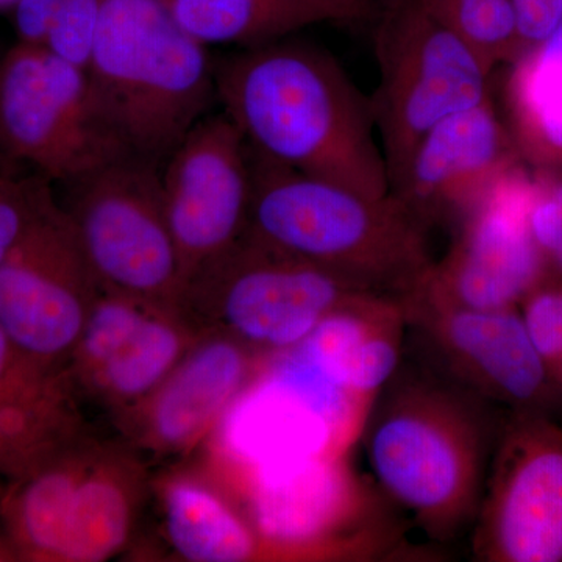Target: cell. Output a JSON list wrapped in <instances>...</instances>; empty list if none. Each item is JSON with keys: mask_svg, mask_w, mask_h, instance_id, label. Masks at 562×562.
<instances>
[{"mask_svg": "<svg viewBox=\"0 0 562 562\" xmlns=\"http://www.w3.org/2000/svg\"><path fill=\"white\" fill-rule=\"evenodd\" d=\"M484 401L450 379L398 369L362 424L376 486L432 538H450L479 512L501 432Z\"/></svg>", "mask_w": 562, "mask_h": 562, "instance_id": "7a4b0ae2", "label": "cell"}, {"mask_svg": "<svg viewBox=\"0 0 562 562\" xmlns=\"http://www.w3.org/2000/svg\"><path fill=\"white\" fill-rule=\"evenodd\" d=\"M217 101L269 160L368 198L391 192L371 95L339 61L288 36L214 65Z\"/></svg>", "mask_w": 562, "mask_h": 562, "instance_id": "6da1fadb", "label": "cell"}, {"mask_svg": "<svg viewBox=\"0 0 562 562\" xmlns=\"http://www.w3.org/2000/svg\"><path fill=\"white\" fill-rule=\"evenodd\" d=\"M508 102L512 111L562 106V18L541 43L513 63Z\"/></svg>", "mask_w": 562, "mask_h": 562, "instance_id": "cb8c5ba5", "label": "cell"}, {"mask_svg": "<svg viewBox=\"0 0 562 562\" xmlns=\"http://www.w3.org/2000/svg\"><path fill=\"white\" fill-rule=\"evenodd\" d=\"M532 173L498 180L457 222L449 254L414 297L473 310L516 308L550 277L528 224Z\"/></svg>", "mask_w": 562, "mask_h": 562, "instance_id": "7c38bea8", "label": "cell"}, {"mask_svg": "<svg viewBox=\"0 0 562 562\" xmlns=\"http://www.w3.org/2000/svg\"><path fill=\"white\" fill-rule=\"evenodd\" d=\"M102 0H63L47 46L58 57L87 69Z\"/></svg>", "mask_w": 562, "mask_h": 562, "instance_id": "f1b7e54d", "label": "cell"}, {"mask_svg": "<svg viewBox=\"0 0 562 562\" xmlns=\"http://www.w3.org/2000/svg\"><path fill=\"white\" fill-rule=\"evenodd\" d=\"M151 484L132 443L88 431L0 491L3 539L14 561H109L131 546Z\"/></svg>", "mask_w": 562, "mask_h": 562, "instance_id": "5b68a950", "label": "cell"}, {"mask_svg": "<svg viewBox=\"0 0 562 562\" xmlns=\"http://www.w3.org/2000/svg\"><path fill=\"white\" fill-rule=\"evenodd\" d=\"M161 184L184 286L249 227V144L227 113H209L187 133L162 162Z\"/></svg>", "mask_w": 562, "mask_h": 562, "instance_id": "4fadbf2b", "label": "cell"}, {"mask_svg": "<svg viewBox=\"0 0 562 562\" xmlns=\"http://www.w3.org/2000/svg\"><path fill=\"white\" fill-rule=\"evenodd\" d=\"M380 79L371 102L390 188L436 124L490 99L491 72L417 0H387L379 13Z\"/></svg>", "mask_w": 562, "mask_h": 562, "instance_id": "52a82bcc", "label": "cell"}, {"mask_svg": "<svg viewBox=\"0 0 562 562\" xmlns=\"http://www.w3.org/2000/svg\"><path fill=\"white\" fill-rule=\"evenodd\" d=\"M166 2H168V3H169V2H171V0H166Z\"/></svg>", "mask_w": 562, "mask_h": 562, "instance_id": "74e56055", "label": "cell"}, {"mask_svg": "<svg viewBox=\"0 0 562 562\" xmlns=\"http://www.w3.org/2000/svg\"><path fill=\"white\" fill-rule=\"evenodd\" d=\"M473 549L490 562H562V430L513 412L495 442Z\"/></svg>", "mask_w": 562, "mask_h": 562, "instance_id": "30bf717a", "label": "cell"}, {"mask_svg": "<svg viewBox=\"0 0 562 562\" xmlns=\"http://www.w3.org/2000/svg\"><path fill=\"white\" fill-rule=\"evenodd\" d=\"M0 561H14L10 547L7 546L5 539L0 535Z\"/></svg>", "mask_w": 562, "mask_h": 562, "instance_id": "d6a6232c", "label": "cell"}, {"mask_svg": "<svg viewBox=\"0 0 562 562\" xmlns=\"http://www.w3.org/2000/svg\"><path fill=\"white\" fill-rule=\"evenodd\" d=\"M512 120L524 160L541 171L562 172V106L512 111Z\"/></svg>", "mask_w": 562, "mask_h": 562, "instance_id": "4316f807", "label": "cell"}, {"mask_svg": "<svg viewBox=\"0 0 562 562\" xmlns=\"http://www.w3.org/2000/svg\"><path fill=\"white\" fill-rule=\"evenodd\" d=\"M206 441L210 472L221 484L290 462L346 454L351 443L312 402L261 366Z\"/></svg>", "mask_w": 562, "mask_h": 562, "instance_id": "d6986e66", "label": "cell"}, {"mask_svg": "<svg viewBox=\"0 0 562 562\" xmlns=\"http://www.w3.org/2000/svg\"><path fill=\"white\" fill-rule=\"evenodd\" d=\"M522 160L490 98L436 124L414 147L391 194L428 228L457 224Z\"/></svg>", "mask_w": 562, "mask_h": 562, "instance_id": "ac0fdd59", "label": "cell"}, {"mask_svg": "<svg viewBox=\"0 0 562 562\" xmlns=\"http://www.w3.org/2000/svg\"><path fill=\"white\" fill-rule=\"evenodd\" d=\"M408 317L427 331L452 382L513 412L547 413L558 386L516 308L473 310L413 297Z\"/></svg>", "mask_w": 562, "mask_h": 562, "instance_id": "9a60e30c", "label": "cell"}, {"mask_svg": "<svg viewBox=\"0 0 562 562\" xmlns=\"http://www.w3.org/2000/svg\"><path fill=\"white\" fill-rule=\"evenodd\" d=\"M528 224L549 272L562 279V172L532 173Z\"/></svg>", "mask_w": 562, "mask_h": 562, "instance_id": "484cf974", "label": "cell"}, {"mask_svg": "<svg viewBox=\"0 0 562 562\" xmlns=\"http://www.w3.org/2000/svg\"><path fill=\"white\" fill-rule=\"evenodd\" d=\"M408 303L368 294L336 310L294 349L331 383L372 405L401 369Z\"/></svg>", "mask_w": 562, "mask_h": 562, "instance_id": "44dd1931", "label": "cell"}, {"mask_svg": "<svg viewBox=\"0 0 562 562\" xmlns=\"http://www.w3.org/2000/svg\"><path fill=\"white\" fill-rule=\"evenodd\" d=\"M313 24L316 22H355L375 13L376 0H297Z\"/></svg>", "mask_w": 562, "mask_h": 562, "instance_id": "1f68e13d", "label": "cell"}, {"mask_svg": "<svg viewBox=\"0 0 562 562\" xmlns=\"http://www.w3.org/2000/svg\"><path fill=\"white\" fill-rule=\"evenodd\" d=\"M262 360L231 336L205 333L157 390L114 419L122 439L146 460L190 453L210 438Z\"/></svg>", "mask_w": 562, "mask_h": 562, "instance_id": "2e32d148", "label": "cell"}, {"mask_svg": "<svg viewBox=\"0 0 562 562\" xmlns=\"http://www.w3.org/2000/svg\"><path fill=\"white\" fill-rule=\"evenodd\" d=\"M61 3L63 0H20L11 10L18 41L46 47Z\"/></svg>", "mask_w": 562, "mask_h": 562, "instance_id": "f546056e", "label": "cell"}, {"mask_svg": "<svg viewBox=\"0 0 562 562\" xmlns=\"http://www.w3.org/2000/svg\"><path fill=\"white\" fill-rule=\"evenodd\" d=\"M201 336L172 306L101 290L69 372L83 401L116 419L157 390Z\"/></svg>", "mask_w": 562, "mask_h": 562, "instance_id": "5bb4252c", "label": "cell"}, {"mask_svg": "<svg viewBox=\"0 0 562 562\" xmlns=\"http://www.w3.org/2000/svg\"><path fill=\"white\" fill-rule=\"evenodd\" d=\"M87 72L122 146L161 165L217 101L206 46L166 0H102Z\"/></svg>", "mask_w": 562, "mask_h": 562, "instance_id": "277c9868", "label": "cell"}, {"mask_svg": "<svg viewBox=\"0 0 562 562\" xmlns=\"http://www.w3.org/2000/svg\"><path fill=\"white\" fill-rule=\"evenodd\" d=\"M0 491H2V484H0Z\"/></svg>", "mask_w": 562, "mask_h": 562, "instance_id": "8d00e7d4", "label": "cell"}, {"mask_svg": "<svg viewBox=\"0 0 562 562\" xmlns=\"http://www.w3.org/2000/svg\"><path fill=\"white\" fill-rule=\"evenodd\" d=\"M368 294L375 292L246 231L192 273L177 308L201 335L231 336L268 358L297 346L325 317Z\"/></svg>", "mask_w": 562, "mask_h": 562, "instance_id": "8992f818", "label": "cell"}, {"mask_svg": "<svg viewBox=\"0 0 562 562\" xmlns=\"http://www.w3.org/2000/svg\"><path fill=\"white\" fill-rule=\"evenodd\" d=\"M522 317L550 375L562 386V284H542L522 302Z\"/></svg>", "mask_w": 562, "mask_h": 562, "instance_id": "83f0119b", "label": "cell"}, {"mask_svg": "<svg viewBox=\"0 0 562 562\" xmlns=\"http://www.w3.org/2000/svg\"><path fill=\"white\" fill-rule=\"evenodd\" d=\"M424 9H432V7L439 5V3L449 2V0H417Z\"/></svg>", "mask_w": 562, "mask_h": 562, "instance_id": "e575fe53", "label": "cell"}, {"mask_svg": "<svg viewBox=\"0 0 562 562\" xmlns=\"http://www.w3.org/2000/svg\"><path fill=\"white\" fill-rule=\"evenodd\" d=\"M20 0H0V11H11Z\"/></svg>", "mask_w": 562, "mask_h": 562, "instance_id": "836d02e7", "label": "cell"}, {"mask_svg": "<svg viewBox=\"0 0 562 562\" xmlns=\"http://www.w3.org/2000/svg\"><path fill=\"white\" fill-rule=\"evenodd\" d=\"M273 558L325 554L364 513L366 492L346 454H324L222 484Z\"/></svg>", "mask_w": 562, "mask_h": 562, "instance_id": "e0dca14e", "label": "cell"}, {"mask_svg": "<svg viewBox=\"0 0 562 562\" xmlns=\"http://www.w3.org/2000/svg\"><path fill=\"white\" fill-rule=\"evenodd\" d=\"M101 290L57 201L0 265V328L38 360L68 368Z\"/></svg>", "mask_w": 562, "mask_h": 562, "instance_id": "8fae6325", "label": "cell"}, {"mask_svg": "<svg viewBox=\"0 0 562 562\" xmlns=\"http://www.w3.org/2000/svg\"><path fill=\"white\" fill-rule=\"evenodd\" d=\"M161 166L128 155L66 184L60 203L102 290L177 308L183 280Z\"/></svg>", "mask_w": 562, "mask_h": 562, "instance_id": "9c48e42d", "label": "cell"}, {"mask_svg": "<svg viewBox=\"0 0 562 562\" xmlns=\"http://www.w3.org/2000/svg\"><path fill=\"white\" fill-rule=\"evenodd\" d=\"M514 7L524 52L541 43L562 18V0H514Z\"/></svg>", "mask_w": 562, "mask_h": 562, "instance_id": "4dcf8cb0", "label": "cell"}, {"mask_svg": "<svg viewBox=\"0 0 562 562\" xmlns=\"http://www.w3.org/2000/svg\"><path fill=\"white\" fill-rule=\"evenodd\" d=\"M0 169H13V171H22V169L13 168L9 161H7L5 155H3L2 147H0Z\"/></svg>", "mask_w": 562, "mask_h": 562, "instance_id": "d590c367", "label": "cell"}, {"mask_svg": "<svg viewBox=\"0 0 562 562\" xmlns=\"http://www.w3.org/2000/svg\"><path fill=\"white\" fill-rule=\"evenodd\" d=\"M69 368L22 350L0 328V482H14L87 435Z\"/></svg>", "mask_w": 562, "mask_h": 562, "instance_id": "ffe728a7", "label": "cell"}, {"mask_svg": "<svg viewBox=\"0 0 562 562\" xmlns=\"http://www.w3.org/2000/svg\"><path fill=\"white\" fill-rule=\"evenodd\" d=\"M247 231L361 290L409 299L430 276L427 225L394 195L373 199L286 168L249 146Z\"/></svg>", "mask_w": 562, "mask_h": 562, "instance_id": "3957f363", "label": "cell"}, {"mask_svg": "<svg viewBox=\"0 0 562 562\" xmlns=\"http://www.w3.org/2000/svg\"><path fill=\"white\" fill-rule=\"evenodd\" d=\"M176 21L206 44L258 46L313 24L297 0H171Z\"/></svg>", "mask_w": 562, "mask_h": 562, "instance_id": "603a6c76", "label": "cell"}, {"mask_svg": "<svg viewBox=\"0 0 562 562\" xmlns=\"http://www.w3.org/2000/svg\"><path fill=\"white\" fill-rule=\"evenodd\" d=\"M57 201L54 183L46 177L0 169V265L33 222Z\"/></svg>", "mask_w": 562, "mask_h": 562, "instance_id": "d4e9b609", "label": "cell"}, {"mask_svg": "<svg viewBox=\"0 0 562 562\" xmlns=\"http://www.w3.org/2000/svg\"><path fill=\"white\" fill-rule=\"evenodd\" d=\"M162 532L188 562H250L272 557L231 492L210 472L179 469L154 480Z\"/></svg>", "mask_w": 562, "mask_h": 562, "instance_id": "7402d4cb", "label": "cell"}, {"mask_svg": "<svg viewBox=\"0 0 562 562\" xmlns=\"http://www.w3.org/2000/svg\"><path fill=\"white\" fill-rule=\"evenodd\" d=\"M0 147L13 168L63 184L131 155L95 106L87 69L20 41L0 57Z\"/></svg>", "mask_w": 562, "mask_h": 562, "instance_id": "ba28073f", "label": "cell"}]
</instances>
